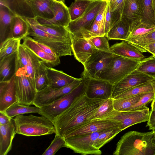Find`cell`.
Segmentation results:
<instances>
[{
	"instance_id": "7dc6e473",
	"label": "cell",
	"mask_w": 155,
	"mask_h": 155,
	"mask_svg": "<svg viewBox=\"0 0 155 155\" xmlns=\"http://www.w3.org/2000/svg\"><path fill=\"white\" fill-rule=\"evenodd\" d=\"M107 3V1L106 0L103 1L100 9L94 20L104 29Z\"/></svg>"
},
{
	"instance_id": "f546056e",
	"label": "cell",
	"mask_w": 155,
	"mask_h": 155,
	"mask_svg": "<svg viewBox=\"0 0 155 155\" xmlns=\"http://www.w3.org/2000/svg\"><path fill=\"white\" fill-rule=\"evenodd\" d=\"M28 23L50 35L60 37L70 36L66 28L61 26L47 25L39 23L34 18L22 17Z\"/></svg>"
},
{
	"instance_id": "8992f818",
	"label": "cell",
	"mask_w": 155,
	"mask_h": 155,
	"mask_svg": "<svg viewBox=\"0 0 155 155\" xmlns=\"http://www.w3.org/2000/svg\"><path fill=\"white\" fill-rule=\"evenodd\" d=\"M140 62L113 54L110 64L98 79L106 81L114 85L136 69Z\"/></svg>"
},
{
	"instance_id": "3957f363",
	"label": "cell",
	"mask_w": 155,
	"mask_h": 155,
	"mask_svg": "<svg viewBox=\"0 0 155 155\" xmlns=\"http://www.w3.org/2000/svg\"><path fill=\"white\" fill-rule=\"evenodd\" d=\"M16 133L27 136H38L55 134L52 122L45 117L21 114L13 119Z\"/></svg>"
},
{
	"instance_id": "7bdbcfd3",
	"label": "cell",
	"mask_w": 155,
	"mask_h": 155,
	"mask_svg": "<svg viewBox=\"0 0 155 155\" xmlns=\"http://www.w3.org/2000/svg\"><path fill=\"white\" fill-rule=\"evenodd\" d=\"M124 0H116L110 8L111 22L110 28L121 21Z\"/></svg>"
},
{
	"instance_id": "816d5d0a",
	"label": "cell",
	"mask_w": 155,
	"mask_h": 155,
	"mask_svg": "<svg viewBox=\"0 0 155 155\" xmlns=\"http://www.w3.org/2000/svg\"><path fill=\"white\" fill-rule=\"evenodd\" d=\"M35 41L37 44L46 52L53 56L58 57L56 52L51 48L42 43Z\"/></svg>"
},
{
	"instance_id": "7402d4cb",
	"label": "cell",
	"mask_w": 155,
	"mask_h": 155,
	"mask_svg": "<svg viewBox=\"0 0 155 155\" xmlns=\"http://www.w3.org/2000/svg\"><path fill=\"white\" fill-rule=\"evenodd\" d=\"M127 24L128 36L126 41L134 44L147 34L155 30V25L146 23L142 18L131 21Z\"/></svg>"
},
{
	"instance_id": "4dcf8cb0",
	"label": "cell",
	"mask_w": 155,
	"mask_h": 155,
	"mask_svg": "<svg viewBox=\"0 0 155 155\" xmlns=\"http://www.w3.org/2000/svg\"><path fill=\"white\" fill-rule=\"evenodd\" d=\"M40 108L36 107L30 106L21 104L18 102L12 104L4 112L10 118L24 114L36 113L39 114Z\"/></svg>"
},
{
	"instance_id": "5b68a950",
	"label": "cell",
	"mask_w": 155,
	"mask_h": 155,
	"mask_svg": "<svg viewBox=\"0 0 155 155\" xmlns=\"http://www.w3.org/2000/svg\"><path fill=\"white\" fill-rule=\"evenodd\" d=\"M29 29L28 34L36 41L42 43L50 48L60 57L72 55L70 36L60 37L49 34L28 23Z\"/></svg>"
},
{
	"instance_id": "52a82bcc",
	"label": "cell",
	"mask_w": 155,
	"mask_h": 155,
	"mask_svg": "<svg viewBox=\"0 0 155 155\" xmlns=\"http://www.w3.org/2000/svg\"><path fill=\"white\" fill-rule=\"evenodd\" d=\"M15 84L18 102L27 105H33L37 91L25 71L15 55Z\"/></svg>"
},
{
	"instance_id": "f5cc1de1",
	"label": "cell",
	"mask_w": 155,
	"mask_h": 155,
	"mask_svg": "<svg viewBox=\"0 0 155 155\" xmlns=\"http://www.w3.org/2000/svg\"><path fill=\"white\" fill-rule=\"evenodd\" d=\"M12 119L4 112L0 111V125L7 124L10 122Z\"/></svg>"
},
{
	"instance_id": "ab89813d",
	"label": "cell",
	"mask_w": 155,
	"mask_h": 155,
	"mask_svg": "<svg viewBox=\"0 0 155 155\" xmlns=\"http://www.w3.org/2000/svg\"><path fill=\"white\" fill-rule=\"evenodd\" d=\"M114 99L111 97L105 99L91 118V120L104 119L114 109Z\"/></svg>"
},
{
	"instance_id": "94428289",
	"label": "cell",
	"mask_w": 155,
	"mask_h": 155,
	"mask_svg": "<svg viewBox=\"0 0 155 155\" xmlns=\"http://www.w3.org/2000/svg\"><path fill=\"white\" fill-rule=\"evenodd\" d=\"M56 1L64 3V0H54Z\"/></svg>"
},
{
	"instance_id": "e7e4bbea",
	"label": "cell",
	"mask_w": 155,
	"mask_h": 155,
	"mask_svg": "<svg viewBox=\"0 0 155 155\" xmlns=\"http://www.w3.org/2000/svg\"><path fill=\"white\" fill-rule=\"evenodd\" d=\"M84 0L96 1V0Z\"/></svg>"
},
{
	"instance_id": "9a60e30c",
	"label": "cell",
	"mask_w": 155,
	"mask_h": 155,
	"mask_svg": "<svg viewBox=\"0 0 155 155\" xmlns=\"http://www.w3.org/2000/svg\"><path fill=\"white\" fill-rule=\"evenodd\" d=\"M16 55L31 82L35 88V72L41 61L22 44L20 45Z\"/></svg>"
},
{
	"instance_id": "8fae6325",
	"label": "cell",
	"mask_w": 155,
	"mask_h": 155,
	"mask_svg": "<svg viewBox=\"0 0 155 155\" xmlns=\"http://www.w3.org/2000/svg\"><path fill=\"white\" fill-rule=\"evenodd\" d=\"M82 77L76 78L72 83L60 88L47 86L43 90L37 91L33 105L39 108L50 104L69 93L79 85Z\"/></svg>"
},
{
	"instance_id": "44dd1931",
	"label": "cell",
	"mask_w": 155,
	"mask_h": 155,
	"mask_svg": "<svg viewBox=\"0 0 155 155\" xmlns=\"http://www.w3.org/2000/svg\"><path fill=\"white\" fill-rule=\"evenodd\" d=\"M22 44L35 54L47 66L53 67L58 65L60 57L49 54L45 51L32 37L27 36L23 39Z\"/></svg>"
},
{
	"instance_id": "d6a6232c",
	"label": "cell",
	"mask_w": 155,
	"mask_h": 155,
	"mask_svg": "<svg viewBox=\"0 0 155 155\" xmlns=\"http://www.w3.org/2000/svg\"><path fill=\"white\" fill-rule=\"evenodd\" d=\"M21 40L8 38L0 45V60L17 51Z\"/></svg>"
},
{
	"instance_id": "7c38bea8",
	"label": "cell",
	"mask_w": 155,
	"mask_h": 155,
	"mask_svg": "<svg viewBox=\"0 0 155 155\" xmlns=\"http://www.w3.org/2000/svg\"><path fill=\"white\" fill-rule=\"evenodd\" d=\"M150 111L148 107L134 111H119L114 110L102 119H110L120 122L121 131L134 125L145 122L148 120Z\"/></svg>"
},
{
	"instance_id": "ee69618b",
	"label": "cell",
	"mask_w": 155,
	"mask_h": 155,
	"mask_svg": "<svg viewBox=\"0 0 155 155\" xmlns=\"http://www.w3.org/2000/svg\"><path fill=\"white\" fill-rule=\"evenodd\" d=\"M155 97L154 91L142 94L138 101L130 107L128 111L137 110L146 108L147 106L153 100Z\"/></svg>"
},
{
	"instance_id": "e0dca14e",
	"label": "cell",
	"mask_w": 155,
	"mask_h": 155,
	"mask_svg": "<svg viewBox=\"0 0 155 155\" xmlns=\"http://www.w3.org/2000/svg\"><path fill=\"white\" fill-rule=\"evenodd\" d=\"M70 34L72 51L74 58L84 66L97 49L83 37Z\"/></svg>"
},
{
	"instance_id": "681fc988",
	"label": "cell",
	"mask_w": 155,
	"mask_h": 155,
	"mask_svg": "<svg viewBox=\"0 0 155 155\" xmlns=\"http://www.w3.org/2000/svg\"><path fill=\"white\" fill-rule=\"evenodd\" d=\"M111 22V12L109 2L107 1L106 14L104 23V33L105 35L110 30Z\"/></svg>"
},
{
	"instance_id": "680465c9",
	"label": "cell",
	"mask_w": 155,
	"mask_h": 155,
	"mask_svg": "<svg viewBox=\"0 0 155 155\" xmlns=\"http://www.w3.org/2000/svg\"><path fill=\"white\" fill-rule=\"evenodd\" d=\"M154 132L153 142V143L155 144V130H153Z\"/></svg>"
},
{
	"instance_id": "2e32d148",
	"label": "cell",
	"mask_w": 155,
	"mask_h": 155,
	"mask_svg": "<svg viewBox=\"0 0 155 155\" xmlns=\"http://www.w3.org/2000/svg\"><path fill=\"white\" fill-rule=\"evenodd\" d=\"M120 122L116 120L106 119L91 120L71 131L64 138L115 127L120 129Z\"/></svg>"
},
{
	"instance_id": "30bf717a",
	"label": "cell",
	"mask_w": 155,
	"mask_h": 155,
	"mask_svg": "<svg viewBox=\"0 0 155 155\" xmlns=\"http://www.w3.org/2000/svg\"><path fill=\"white\" fill-rule=\"evenodd\" d=\"M113 54L96 49L86 62L82 75L87 78L98 79L110 65Z\"/></svg>"
},
{
	"instance_id": "e575fe53",
	"label": "cell",
	"mask_w": 155,
	"mask_h": 155,
	"mask_svg": "<svg viewBox=\"0 0 155 155\" xmlns=\"http://www.w3.org/2000/svg\"><path fill=\"white\" fill-rule=\"evenodd\" d=\"M46 65L41 61L36 69L35 76V83L37 92L41 91L48 86V80L47 76Z\"/></svg>"
},
{
	"instance_id": "277c9868",
	"label": "cell",
	"mask_w": 155,
	"mask_h": 155,
	"mask_svg": "<svg viewBox=\"0 0 155 155\" xmlns=\"http://www.w3.org/2000/svg\"><path fill=\"white\" fill-rule=\"evenodd\" d=\"M82 76L83 80L79 85L53 102L40 107L39 114L53 123L58 116L68 108L77 97L85 93L87 78Z\"/></svg>"
},
{
	"instance_id": "db71d44e",
	"label": "cell",
	"mask_w": 155,
	"mask_h": 155,
	"mask_svg": "<svg viewBox=\"0 0 155 155\" xmlns=\"http://www.w3.org/2000/svg\"><path fill=\"white\" fill-rule=\"evenodd\" d=\"M144 48L146 51L149 52L155 50V42L148 44L144 47Z\"/></svg>"
},
{
	"instance_id": "83f0119b",
	"label": "cell",
	"mask_w": 155,
	"mask_h": 155,
	"mask_svg": "<svg viewBox=\"0 0 155 155\" xmlns=\"http://www.w3.org/2000/svg\"><path fill=\"white\" fill-rule=\"evenodd\" d=\"M26 0H0V4L8 7L16 15L22 17L35 18Z\"/></svg>"
},
{
	"instance_id": "9f6ffc18",
	"label": "cell",
	"mask_w": 155,
	"mask_h": 155,
	"mask_svg": "<svg viewBox=\"0 0 155 155\" xmlns=\"http://www.w3.org/2000/svg\"><path fill=\"white\" fill-rule=\"evenodd\" d=\"M153 9L155 20V0H152Z\"/></svg>"
},
{
	"instance_id": "836d02e7",
	"label": "cell",
	"mask_w": 155,
	"mask_h": 155,
	"mask_svg": "<svg viewBox=\"0 0 155 155\" xmlns=\"http://www.w3.org/2000/svg\"><path fill=\"white\" fill-rule=\"evenodd\" d=\"M94 1L75 0L68 8L71 21H74L80 18Z\"/></svg>"
},
{
	"instance_id": "6f0895ef",
	"label": "cell",
	"mask_w": 155,
	"mask_h": 155,
	"mask_svg": "<svg viewBox=\"0 0 155 155\" xmlns=\"http://www.w3.org/2000/svg\"><path fill=\"white\" fill-rule=\"evenodd\" d=\"M106 0L109 2L110 8H111L114 5V4L115 3V1H116V0Z\"/></svg>"
},
{
	"instance_id": "bcb514c9",
	"label": "cell",
	"mask_w": 155,
	"mask_h": 155,
	"mask_svg": "<svg viewBox=\"0 0 155 155\" xmlns=\"http://www.w3.org/2000/svg\"><path fill=\"white\" fill-rule=\"evenodd\" d=\"M106 38L105 36H98L87 40L95 48L105 52L111 53L108 40Z\"/></svg>"
},
{
	"instance_id": "6125c7cd",
	"label": "cell",
	"mask_w": 155,
	"mask_h": 155,
	"mask_svg": "<svg viewBox=\"0 0 155 155\" xmlns=\"http://www.w3.org/2000/svg\"><path fill=\"white\" fill-rule=\"evenodd\" d=\"M150 82L152 83H155V78H154Z\"/></svg>"
},
{
	"instance_id": "60d3db41",
	"label": "cell",
	"mask_w": 155,
	"mask_h": 155,
	"mask_svg": "<svg viewBox=\"0 0 155 155\" xmlns=\"http://www.w3.org/2000/svg\"><path fill=\"white\" fill-rule=\"evenodd\" d=\"M141 95L130 97L114 99V110L119 111H127L130 107L138 101Z\"/></svg>"
},
{
	"instance_id": "91938a15",
	"label": "cell",
	"mask_w": 155,
	"mask_h": 155,
	"mask_svg": "<svg viewBox=\"0 0 155 155\" xmlns=\"http://www.w3.org/2000/svg\"><path fill=\"white\" fill-rule=\"evenodd\" d=\"M151 53L154 57H155V50L151 51L150 52Z\"/></svg>"
},
{
	"instance_id": "9c48e42d",
	"label": "cell",
	"mask_w": 155,
	"mask_h": 155,
	"mask_svg": "<svg viewBox=\"0 0 155 155\" xmlns=\"http://www.w3.org/2000/svg\"><path fill=\"white\" fill-rule=\"evenodd\" d=\"M103 0L94 1L80 18L74 21H71L67 27L69 32L75 35L82 36L89 30Z\"/></svg>"
},
{
	"instance_id": "d6986e66",
	"label": "cell",
	"mask_w": 155,
	"mask_h": 155,
	"mask_svg": "<svg viewBox=\"0 0 155 155\" xmlns=\"http://www.w3.org/2000/svg\"><path fill=\"white\" fill-rule=\"evenodd\" d=\"M110 49L113 54L140 62L147 58L143 54L144 52L143 50L126 41L115 44L110 47Z\"/></svg>"
},
{
	"instance_id": "603a6c76",
	"label": "cell",
	"mask_w": 155,
	"mask_h": 155,
	"mask_svg": "<svg viewBox=\"0 0 155 155\" xmlns=\"http://www.w3.org/2000/svg\"><path fill=\"white\" fill-rule=\"evenodd\" d=\"M16 134L14 119L5 125H0V155H6L11 150Z\"/></svg>"
},
{
	"instance_id": "74e56055",
	"label": "cell",
	"mask_w": 155,
	"mask_h": 155,
	"mask_svg": "<svg viewBox=\"0 0 155 155\" xmlns=\"http://www.w3.org/2000/svg\"><path fill=\"white\" fill-rule=\"evenodd\" d=\"M16 53L0 60V81L8 80L11 74Z\"/></svg>"
},
{
	"instance_id": "ffe728a7",
	"label": "cell",
	"mask_w": 155,
	"mask_h": 155,
	"mask_svg": "<svg viewBox=\"0 0 155 155\" xmlns=\"http://www.w3.org/2000/svg\"><path fill=\"white\" fill-rule=\"evenodd\" d=\"M17 102L14 74L8 80L0 81V111H5Z\"/></svg>"
},
{
	"instance_id": "c3c4849f",
	"label": "cell",
	"mask_w": 155,
	"mask_h": 155,
	"mask_svg": "<svg viewBox=\"0 0 155 155\" xmlns=\"http://www.w3.org/2000/svg\"><path fill=\"white\" fill-rule=\"evenodd\" d=\"M155 42V30L147 34L137 41L134 45L142 49L144 52H147L144 47L149 43Z\"/></svg>"
},
{
	"instance_id": "cb8c5ba5",
	"label": "cell",
	"mask_w": 155,
	"mask_h": 155,
	"mask_svg": "<svg viewBox=\"0 0 155 155\" xmlns=\"http://www.w3.org/2000/svg\"><path fill=\"white\" fill-rule=\"evenodd\" d=\"M54 0H26L35 16L51 19L54 16Z\"/></svg>"
},
{
	"instance_id": "d4e9b609",
	"label": "cell",
	"mask_w": 155,
	"mask_h": 155,
	"mask_svg": "<svg viewBox=\"0 0 155 155\" xmlns=\"http://www.w3.org/2000/svg\"><path fill=\"white\" fill-rule=\"evenodd\" d=\"M46 70L48 80V86L60 88L74 81L77 78L68 75L61 71L46 66Z\"/></svg>"
},
{
	"instance_id": "f1b7e54d",
	"label": "cell",
	"mask_w": 155,
	"mask_h": 155,
	"mask_svg": "<svg viewBox=\"0 0 155 155\" xmlns=\"http://www.w3.org/2000/svg\"><path fill=\"white\" fill-rule=\"evenodd\" d=\"M139 18H142V16L138 0H124L121 21L127 24Z\"/></svg>"
},
{
	"instance_id": "b9f144b4",
	"label": "cell",
	"mask_w": 155,
	"mask_h": 155,
	"mask_svg": "<svg viewBox=\"0 0 155 155\" xmlns=\"http://www.w3.org/2000/svg\"><path fill=\"white\" fill-rule=\"evenodd\" d=\"M139 71L155 78V57L153 55L140 62L136 69Z\"/></svg>"
},
{
	"instance_id": "be15d7a7",
	"label": "cell",
	"mask_w": 155,
	"mask_h": 155,
	"mask_svg": "<svg viewBox=\"0 0 155 155\" xmlns=\"http://www.w3.org/2000/svg\"><path fill=\"white\" fill-rule=\"evenodd\" d=\"M151 83L153 85V86L154 87V92H155V83Z\"/></svg>"
},
{
	"instance_id": "f35d334b",
	"label": "cell",
	"mask_w": 155,
	"mask_h": 155,
	"mask_svg": "<svg viewBox=\"0 0 155 155\" xmlns=\"http://www.w3.org/2000/svg\"><path fill=\"white\" fill-rule=\"evenodd\" d=\"M121 131L119 127L110 128L102 131L95 140L94 143L95 147L100 150Z\"/></svg>"
},
{
	"instance_id": "5bb4252c",
	"label": "cell",
	"mask_w": 155,
	"mask_h": 155,
	"mask_svg": "<svg viewBox=\"0 0 155 155\" xmlns=\"http://www.w3.org/2000/svg\"><path fill=\"white\" fill-rule=\"evenodd\" d=\"M113 86L106 81L87 78L85 93L90 98L107 99L112 97Z\"/></svg>"
},
{
	"instance_id": "f6af8a7d",
	"label": "cell",
	"mask_w": 155,
	"mask_h": 155,
	"mask_svg": "<svg viewBox=\"0 0 155 155\" xmlns=\"http://www.w3.org/2000/svg\"><path fill=\"white\" fill-rule=\"evenodd\" d=\"M66 147L64 138L60 135L55 134L54 138L43 155H54L60 148Z\"/></svg>"
},
{
	"instance_id": "ba28073f",
	"label": "cell",
	"mask_w": 155,
	"mask_h": 155,
	"mask_svg": "<svg viewBox=\"0 0 155 155\" xmlns=\"http://www.w3.org/2000/svg\"><path fill=\"white\" fill-rule=\"evenodd\" d=\"M102 131L75 135L65 138L66 147L82 155H101V150L97 148L94 143Z\"/></svg>"
},
{
	"instance_id": "1f68e13d",
	"label": "cell",
	"mask_w": 155,
	"mask_h": 155,
	"mask_svg": "<svg viewBox=\"0 0 155 155\" xmlns=\"http://www.w3.org/2000/svg\"><path fill=\"white\" fill-rule=\"evenodd\" d=\"M105 36L110 40L126 41L128 36V25L120 21L111 28Z\"/></svg>"
},
{
	"instance_id": "ac0fdd59",
	"label": "cell",
	"mask_w": 155,
	"mask_h": 155,
	"mask_svg": "<svg viewBox=\"0 0 155 155\" xmlns=\"http://www.w3.org/2000/svg\"><path fill=\"white\" fill-rule=\"evenodd\" d=\"M54 17L51 19H46L36 17L35 19L43 25L61 26L67 28L71 21L68 8L64 3L55 1L53 3Z\"/></svg>"
},
{
	"instance_id": "4fadbf2b",
	"label": "cell",
	"mask_w": 155,
	"mask_h": 155,
	"mask_svg": "<svg viewBox=\"0 0 155 155\" xmlns=\"http://www.w3.org/2000/svg\"><path fill=\"white\" fill-rule=\"evenodd\" d=\"M154 78L136 69L132 71L113 86L112 98L138 85L149 82Z\"/></svg>"
},
{
	"instance_id": "484cf974",
	"label": "cell",
	"mask_w": 155,
	"mask_h": 155,
	"mask_svg": "<svg viewBox=\"0 0 155 155\" xmlns=\"http://www.w3.org/2000/svg\"><path fill=\"white\" fill-rule=\"evenodd\" d=\"M16 15L7 6L0 4V43L8 38L12 19Z\"/></svg>"
},
{
	"instance_id": "8d00e7d4",
	"label": "cell",
	"mask_w": 155,
	"mask_h": 155,
	"mask_svg": "<svg viewBox=\"0 0 155 155\" xmlns=\"http://www.w3.org/2000/svg\"><path fill=\"white\" fill-rule=\"evenodd\" d=\"M142 18L147 23L155 25L152 0H138Z\"/></svg>"
},
{
	"instance_id": "f907efd6",
	"label": "cell",
	"mask_w": 155,
	"mask_h": 155,
	"mask_svg": "<svg viewBox=\"0 0 155 155\" xmlns=\"http://www.w3.org/2000/svg\"><path fill=\"white\" fill-rule=\"evenodd\" d=\"M146 127H149V130H155V111L151 110Z\"/></svg>"
},
{
	"instance_id": "d590c367",
	"label": "cell",
	"mask_w": 155,
	"mask_h": 155,
	"mask_svg": "<svg viewBox=\"0 0 155 155\" xmlns=\"http://www.w3.org/2000/svg\"><path fill=\"white\" fill-rule=\"evenodd\" d=\"M153 91H154V87L150 81L133 87L117 95L114 99L132 97L145 93Z\"/></svg>"
},
{
	"instance_id": "7a4b0ae2",
	"label": "cell",
	"mask_w": 155,
	"mask_h": 155,
	"mask_svg": "<svg viewBox=\"0 0 155 155\" xmlns=\"http://www.w3.org/2000/svg\"><path fill=\"white\" fill-rule=\"evenodd\" d=\"M153 131L146 132L129 131L117 144L113 155H155Z\"/></svg>"
},
{
	"instance_id": "6da1fadb",
	"label": "cell",
	"mask_w": 155,
	"mask_h": 155,
	"mask_svg": "<svg viewBox=\"0 0 155 155\" xmlns=\"http://www.w3.org/2000/svg\"><path fill=\"white\" fill-rule=\"evenodd\" d=\"M105 100L89 98L85 93L78 97L54 120L55 134L64 138L72 130L91 120Z\"/></svg>"
},
{
	"instance_id": "11a10c76",
	"label": "cell",
	"mask_w": 155,
	"mask_h": 155,
	"mask_svg": "<svg viewBox=\"0 0 155 155\" xmlns=\"http://www.w3.org/2000/svg\"><path fill=\"white\" fill-rule=\"evenodd\" d=\"M151 110L155 111V97L152 101L151 104Z\"/></svg>"
},
{
	"instance_id": "4316f807",
	"label": "cell",
	"mask_w": 155,
	"mask_h": 155,
	"mask_svg": "<svg viewBox=\"0 0 155 155\" xmlns=\"http://www.w3.org/2000/svg\"><path fill=\"white\" fill-rule=\"evenodd\" d=\"M29 29L28 23L22 17L16 15L12 19L8 38L23 39L28 35Z\"/></svg>"
}]
</instances>
